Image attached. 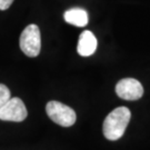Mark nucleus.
Returning a JSON list of instances; mask_svg holds the SVG:
<instances>
[{
	"mask_svg": "<svg viewBox=\"0 0 150 150\" xmlns=\"http://www.w3.org/2000/svg\"><path fill=\"white\" fill-rule=\"evenodd\" d=\"M131 118V112L127 107H119L108 115L102 126L103 134L108 140H118L122 137Z\"/></svg>",
	"mask_w": 150,
	"mask_h": 150,
	"instance_id": "nucleus-1",
	"label": "nucleus"
},
{
	"mask_svg": "<svg viewBox=\"0 0 150 150\" xmlns=\"http://www.w3.org/2000/svg\"><path fill=\"white\" fill-rule=\"evenodd\" d=\"M20 48L22 52L30 57H37L41 50V36L37 25H29L22 31L20 36Z\"/></svg>",
	"mask_w": 150,
	"mask_h": 150,
	"instance_id": "nucleus-2",
	"label": "nucleus"
},
{
	"mask_svg": "<svg viewBox=\"0 0 150 150\" xmlns=\"http://www.w3.org/2000/svg\"><path fill=\"white\" fill-rule=\"evenodd\" d=\"M46 111L49 118L61 127H71L77 119L75 110L59 101H49Z\"/></svg>",
	"mask_w": 150,
	"mask_h": 150,
	"instance_id": "nucleus-3",
	"label": "nucleus"
},
{
	"mask_svg": "<svg viewBox=\"0 0 150 150\" xmlns=\"http://www.w3.org/2000/svg\"><path fill=\"white\" fill-rule=\"evenodd\" d=\"M28 111L20 98H10L0 108V120L21 122L27 118Z\"/></svg>",
	"mask_w": 150,
	"mask_h": 150,
	"instance_id": "nucleus-4",
	"label": "nucleus"
},
{
	"mask_svg": "<svg viewBox=\"0 0 150 150\" xmlns=\"http://www.w3.org/2000/svg\"><path fill=\"white\" fill-rule=\"evenodd\" d=\"M116 93L125 100H138L144 95V88L134 78H125L116 85Z\"/></svg>",
	"mask_w": 150,
	"mask_h": 150,
	"instance_id": "nucleus-5",
	"label": "nucleus"
},
{
	"mask_svg": "<svg viewBox=\"0 0 150 150\" xmlns=\"http://www.w3.org/2000/svg\"><path fill=\"white\" fill-rule=\"evenodd\" d=\"M97 45H98V42H97L96 36L89 30H86L79 36L77 51L82 57H89V56L95 54Z\"/></svg>",
	"mask_w": 150,
	"mask_h": 150,
	"instance_id": "nucleus-6",
	"label": "nucleus"
},
{
	"mask_svg": "<svg viewBox=\"0 0 150 150\" xmlns=\"http://www.w3.org/2000/svg\"><path fill=\"white\" fill-rule=\"evenodd\" d=\"M64 18L66 22L74 25L76 27H85L88 23V13L81 8H72L64 12Z\"/></svg>",
	"mask_w": 150,
	"mask_h": 150,
	"instance_id": "nucleus-7",
	"label": "nucleus"
},
{
	"mask_svg": "<svg viewBox=\"0 0 150 150\" xmlns=\"http://www.w3.org/2000/svg\"><path fill=\"white\" fill-rule=\"evenodd\" d=\"M11 98V93L9 88L2 83H0V108L5 105Z\"/></svg>",
	"mask_w": 150,
	"mask_h": 150,
	"instance_id": "nucleus-8",
	"label": "nucleus"
},
{
	"mask_svg": "<svg viewBox=\"0 0 150 150\" xmlns=\"http://www.w3.org/2000/svg\"><path fill=\"white\" fill-rule=\"evenodd\" d=\"M13 0H0V10H6L11 6Z\"/></svg>",
	"mask_w": 150,
	"mask_h": 150,
	"instance_id": "nucleus-9",
	"label": "nucleus"
}]
</instances>
